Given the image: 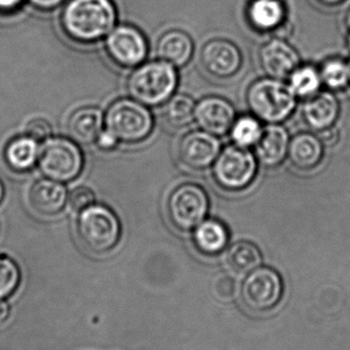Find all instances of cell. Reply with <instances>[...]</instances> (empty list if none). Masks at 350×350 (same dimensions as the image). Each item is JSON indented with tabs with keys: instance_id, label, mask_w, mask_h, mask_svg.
<instances>
[{
	"instance_id": "13",
	"label": "cell",
	"mask_w": 350,
	"mask_h": 350,
	"mask_svg": "<svg viewBox=\"0 0 350 350\" xmlns=\"http://www.w3.org/2000/svg\"><path fill=\"white\" fill-rule=\"evenodd\" d=\"M221 150L218 137L201 129L191 131L181 139L179 158L189 170H205L213 165Z\"/></svg>"
},
{
	"instance_id": "30",
	"label": "cell",
	"mask_w": 350,
	"mask_h": 350,
	"mask_svg": "<svg viewBox=\"0 0 350 350\" xmlns=\"http://www.w3.org/2000/svg\"><path fill=\"white\" fill-rule=\"evenodd\" d=\"M68 199H69V204L72 209L75 211H82L95 203L96 197H95L94 191L90 187H78L71 191Z\"/></svg>"
},
{
	"instance_id": "24",
	"label": "cell",
	"mask_w": 350,
	"mask_h": 350,
	"mask_svg": "<svg viewBox=\"0 0 350 350\" xmlns=\"http://www.w3.org/2000/svg\"><path fill=\"white\" fill-rule=\"evenodd\" d=\"M226 263L232 273L248 275L262 265V254L256 245L248 241L234 243L226 253Z\"/></svg>"
},
{
	"instance_id": "34",
	"label": "cell",
	"mask_w": 350,
	"mask_h": 350,
	"mask_svg": "<svg viewBox=\"0 0 350 350\" xmlns=\"http://www.w3.org/2000/svg\"><path fill=\"white\" fill-rule=\"evenodd\" d=\"M25 5L26 0H0V16H16Z\"/></svg>"
},
{
	"instance_id": "38",
	"label": "cell",
	"mask_w": 350,
	"mask_h": 350,
	"mask_svg": "<svg viewBox=\"0 0 350 350\" xmlns=\"http://www.w3.org/2000/svg\"><path fill=\"white\" fill-rule=\"evenodd\" d=\"M345 26L347 28V31H350V6L349 10L345 12Z\"/></svg>"
},
{
	"instance_id": "35",
	"label": "cell",
	"mask_w": 350,
	"mask_h": 350,
	"mask_svg": "<svg viewBox=\"0 0 350 350\" xmlns=\"http://www.w3.org/2000/svg\"><path fill=\"white\" fill-rule=\"evenodd\" d=\"M118 143V139L107 129L102 131V133L99 135L98 139L96 141L99 149L106 152L113 151L117 147Z\"/></svg>"
},
{
	"instance_id": "40",
	"label": "cell",
	"mask_w": 350,
	"mask_h": 350,
	"mask_svg": "<svg viewBox=\"0 0 350 350\" xmlns=\"http://www.w3.org/2000/svg\"><path fill=\"white\" fill-rule=\"evenodd\" d=\"M347 45L350 49V31H347Z\"/></svg>"
},
{
	"instance_id": "23",
	"label": "cell",
	"mask_w": 350,
	"mask_h": 350,
	"mask_svg": "<svg viewBox=\"0 0 350 350\" xmlns=\"http://www.w3.org/2000/svg\"><path fill=\"white\" fill-rule=\"evenodd\" d=\"M40 146L38 141L22 135L12 139L4 150V160L10 170L16 172H26L38 163Z\"/></svg>"
},
{
	"instance_id": "14",
	"label": "cell",
	"mask_w": 350,
	"mask_h": 350,
	"mask_svg": "<svg viewBox=\"0 0 350 350\" xmlns=\"http://www.w3.org/2000/svg\"><path fill=\"white\" fill-rule=\"evenodd\" d=\"M236 119V109L221 96H205L195 104V122L201 131L216 137L229 133Z\"/></svg>"
},
{
	"instance_id": "27",
	"label": "cell",
	"mask_w": 350,
	"mask_h": 350,
	"mask_svg": "<svg viewBox=\"0 0 350 350\" xmlns=\"http://www.w3.org/2000/svg\"><path fill=\"white\" fill-rule=\"evenodd\" d=\"M263 129L264 127L261 124V121L254 115H242L234 121L230 129V137L234 145L250 149L258 143L262 135Z\"/></svg>"
},
{
	"instance_id": "20",
	"label": "cell",
	"mask_w": 350,
	"mask_h": 350,
	"mask_svg": "<svg viewBox=\"0 0 350 350\" xmlns=\"http://www.w3.org/2000/svg\"><path fill=\"white\" fill-rule=\"evenodd\" d=\"M324 154V144L314 133H298L290 141L288 158L292 165L301 172H310L318 167Z\"/></svg>"
},
{
	"instance_id": "18",
	"label": "cell",
	"mask_w": 350,
	"mask_h": 350,
	"mask_svg": "<svg viewBox=\"0 0 350 350\" xmlns=\"http://www.w3.org/2000/svg\"><path fill=\"white\" fill-rule=\"evenodd\" d=\"M67 200L66 187L53 179H39L29 191V203L39 215H57L65 207Z\"/></svg>"
},
{
	"instance_id": "39",
	"label": "cell",
	"mask_w": 350,
	"mask_h": 350,
	"mask_svg": "<svg viewBox=\"0 0 350 350\" xmlns=\"http://www.w3.org/2000/svg\"><path fill=\"white\" fill-rule=\"evenodd\" d=\"M4 198V187L2 185L1 180H0V203H1L2 200Z\"/></svg>"
},
{
	"instance_id": "22",
	"label": "cell",
	"mask_w": 350,
	"mask_h": 350,
	"mask_svg": "<svg viewBox=\"0 0 350 350\" xmlns=\"http://www.w3.org/2000/svg\"><path fill=\"white\" fill-rule=\"evenodd\" d=\"M192 239L201 254L214 256L227 247L229 232L219 220L205 219L193 230Z\"/></svg>"
},
{
	"instance_id": "32",
	"label": "cell",
	"mask_w": 350,
	"mask_h": 350,
	"mask_svg": "<svg viewBox=\"0 0 350 350\" xmlns=\"http://www.w3.org/2000/svg\"><path fill=\"white\" fill-rule=\"evenodd\" d=\"M53 129L49 121L42 118H34L29 121L26 126V135L36 141H45L51 137Z\"/></svg>"
},
{
	"instance_id": "3",
	"label": "cell",
	"mask_w": 350,
	"mask_h": 350,
	"mask_svg": "<svg viewBox=\"0 0 350 350\" xmlns=\"http://www.w3.org/2000/svg\"><path fill=\"white\" fill-rule=\"evenodd\" d=\"M247 104L252 114L266 124H281L297 106V96L283 80L264 77L249 86Z\"/></svg>"
},
{
	"instance_id": "7",
	"label": "cell",
	"mask_w": 350,
	"mask_h": 350,
	"mask_svg": "<svg viewBox=\"0 0 350 350\" xmlns=\"http://www.w3.org/2000/svg\"><path fill=\"white\" fill-rule=\"evenodd\" d=\"M258 160L246 148L229 145L220 152L213 165V176L225 191H244L252 185L258 172Z\"/></svg>"
},
{
	"instance_id": "4",
	"label": "cell",
	"mask_w": 350,
	"mask_h": 350,
	"mask_svg": "<svg viewBox=\"0 0 350 350\" xmlns=\"http://www.w3.org/2000/svg\"><path fill=\"white\" fill-rule=\"evenodd\" d=\"M76 232L82 246L88 252L104 254L112 250L118 243L121 222L110 208L92 204L80 211Z\"/></svg>"
},
{
	"instance_id": "11",
	"label": "cell",
	"mask_w": 350,
	"mask_h": 350,
	"mask_svg": "<svg viewBox=\"0 0 350 350\" xmlns=\"http://www.w3.org/2000/svg\"><path fill=\"white\" fill-rule=\"evenodd\" d=\"M259 64L266 77L285 80L300 65V55L295 47L282 36L265 41L258 53Z\"/></svg>"
},
{
	"instance_id": "6",
	"label": "cell",
	"mask_w": 350,
	"mask_h": 350,
	"mask_svg": "<svg viewBox=\"0 0 350 350\" xmlns=\"http://www.w3.org/2000/svg\"><path fill=\"white\" fill-rule=\"evenodd\" d=\"M39 170L47 178L68 183L82 174L84 156L75 142L61 137L43 141L38 158Z\"/></svg>"
},
{
	"instance_id": "29",
	"label": "cell",
	"mask_w": 350,
	"mask_h": 350,
	"mask_svg": "<svg viewBox=\"0 0 350 350\" xmlns=\"http://www.w3.org/2000/svg\"><path fill=\"white\" fill-rule=\"evenodd\" d=\"M21 271L10 257L0 255V300L6 299L18 289Z\"/></svg>"
},
{
	"instance_id": "5",
	"label": "cell",
	"mask_w": 350,
	"mask_h": 350,
	"mask_svg": "<svg viewBox=\"0 0 350 350\" xmlns=\"http://www.w3.org/2000/svg\"><path fill=\"white\" fill-rule=\"evenodd\" d=\"M105 126L121 143H141L153 131V116L145 105L121 98L112 103L107 110Z\"/></svg>"
},
{
	"instance_id": "26",
	"label": "cell",
	"mask_w": 350,
	"mask_h": 350,
	"mask_svg": "<svg viewBox=\"0 0 350 350\" xmlns=\"http://www.w3.org/2000/svg\"><path fill=\"white\" fill-rule=\"evenodd\" d=\"M195 103L190 96L174 94L164 103V120L175 129H184L195 121Z\"/></svg>"
},
{
	"instance_id": "36",
	"label": "cell",
	"mask_w": 350,
	"mask_h": 350,
	"mask_svg": "<svg viewBox=\"0 0 350 350\" xmlns=\"http://www.w3.org/2000/svg\"><path fill=\"white\" fill-rule=\"evenodd\" d=\"M314 1L323 8H334L342 5L347 0H314Z\"/></svg>"
},
{
	"instance_id": "16",
	"label": "cell",
	"mask_w": 350,
	"mask_h": 350,
	"mask_svg": "<svg viewBox=\"0 0 350 350\" xmlns=\"http://www.w3.org/2000/svg\"><path fill=\"white\" fill-rule=\"evenodd\" d=\"M302 118L314 133H326L338 120L340 106L333 92H318L305 98L302 106Z\"/></svg>"
},
{
	"instance_id": "12",
	"label": "cell",
	"mask_w": 350,
	"mask_h": 350,
	"mask_svg": "<svg viewBox=\"0 0 350 350\" xmlns=\"http://www.w3.org/2000/svg\"><path fill=\"white\" fill-rule=\"evenodd\" d=\"M201 63L210 75L226 79L236 75L242 68V51L227 39H212L201 49Z\"/></svg>"
},
{
	"instance_id": "15",
	"label": "cell",
	"mask_w": 350,
	"mask_h": 350,
	"mask_svg": "<svg viewBox=\"0 0 350 350\" xmlns=\"http://www.w3.org/2000/svg\"><path fill=\"white\" fill-rule=\"evenodd\" d=\"M246 20L255 32L273 34L287 23V6L283 0H250L246 8Z\"/></svg>"
},
{
	"instance_id": "19",
	"label": "cell",
	"mask_w": 350,
	"mask_h": 350,
	"mask_svg": "<svg viewBox=\"0 0 350 350\" xmlns=\"http://www.w3.org/2000/svg\"><path fill=\"white\" fill-rule=\"evenodd\" d=\"M155 51L158 59L176 68L184 67L192 59L195 42L188 33L180 29H172L160 35Z\"/></svg>"
},
{
	"instance_id": "10",
	"label": "cell",
	"mask_w": 350,
	"mask_h": 350,
	"mask_svg": "<svg viewBox=\"0 0 350 350\" xmlns=\"http://www.w3.org/2000/svg\"><path fill=\"white\" fill-rule=\"evenodd\" d=\"M284 283L281 275L271 267H259L248 273L240 289L245 306L254 312H266L281 302Z\"/></svg>"
},
{
	"instance_id": "9",
	"label": "cell",
	"mask_w": 350,
	"mask_h": 350,
	"mask_svg": "<svg viewBox=\"0 0 350 350\" xmlns=\"http://www.w3.org/2000/svg\"><path fill=\"white\" fill-rule=\"evenodd\" d=\"M210 201L203 187L195 183H183L171 193L168 214L175 228L190 232L207 219Z\"/></svg>"
},
{
	"instance_id": "21",
	"label": "cell",
	"mask_w": 350,
	"mask_h": 350,
	"mask_svg": "<svg viewBox=\"0 0 350 350\" xmlns=\"http://www.w3.org/2000/svg\"><path fill=\"white\" fill-rule=\"evenodd\" d=\"M105 116L96 107H84L72 113L67 131L72 141L88 146L96 143L104 126Z\"/></svg>"
},
{
	"instance_id": "41",
	"label": "cell",
	"mask_w": 350,
	"mask_h": 350,
	"mask_svg": "<svg viewBox=\"0 0 350 350\" xmlns=\"http://www.w3.org/2000/svg\"><path fill=\"white\" fill-rule=\"evenodd\" d=\"M349 72H350V59L349 61Z\"/></svg>"
},
{
	"instance_id": "33",
	"label": "cell",
	"mask_w": 350,
	"mask_h": 350,
	"mask_svg": "<svg viewBox=\"0 0 350 350\" xmlns=\"http://www.w3.org/2000/svg\"><path fill=\"white\" fill-rule=\"evenodd\" d=\"M27 5L39 14H49L61 10L66 0H26Z\"/></svg>"
},
{
	"instance_id": "31",
	"label": "cell",
	"mask_w": 350,
	"mask_h": 350,
	"mask_svg": "<svg viewBox=\"0 0 350 350\" xmlns=\"http://www.w3.org/2000/svg\"><path fill=\"white\" fill-rule=\"evenodd\" d=\"M214 293L223 301H230L234 299L238 293L236 282L229 275H221L214 284Z\"/></svg>"
},
{
	"instance_id": "2",
	"label": "cell",
	"mask_w": 350,
	"mask_h": 350,
	"mask_svg": "<svg viewBox=\"0 0 350 350\" xmlns=\"http://www.w3.org/2000/svg\"><path fill=\"white\" fill-rule=\"evenodd\" d=\"M178 81L177 68L158 59L136 67L127 78V90L133 100L155 107L174 96Z\"/></svg>"
},
{
	"instance_id": "17",
	"label": "cell",
	"mask_w": 350,
	"mask_h": 350,
	"mask_svg": "<svg viewBox=\"0 0 350 350\" xmlns=\"http://www.w3.org/2000/svg\"><path fill=\"white\" fill-rule=\"evenodd\" d=\"M290 141L289 133L283 125L267 124L254 147L258 163L267 168L281 165L288 157Z\"/></svg>"
},
{
	"instance_id": "28",
	"label": "cell",
	"mask_w": 350,
	"mask_h": 350,
	"mask_svg": "<svg viewBox=\"0 0 350 350\" xmlns=\"http://www.w3.org/2000/svg\"><path fill=\"white\" fill-rule=\"evenodd\" d=\"M323 84L330 90H342L350 83L349 62L341 57H330L320 68Z\"/></svg>"
},
{
	"instance_id": "1",
	"label": "cell",
	"mask_w": 350,
	"mask_h": 350,
	"mask_svg": "<svg viewBox=\"0 0 350 350\" xmlns=\"http://www.w3.org/2000/svg\"><path fill=\"white\" fill-rule=\"evenodd\" d=\"M118 18L114 0H66L60 10L59 27L70 42L92 46L105 40Z\"/></svg>"
},
{
	"instance_id": "8",
	"label": "cell",
	"mask_w": 350,
	"mask_h": 350,
	"mask_svg": "<svg viewBox=\"0 0 350 350\" xmlns=\"http://www.w3.org/2000/svg\"><path fill=\"white\" fill-rule=\"evenodd\" d=\"M103 43L108 59L123 69H135L146 62L149 53L143 31L127 23H118Z\"/></svg>"
},
{
	"instance_id": "37",
	"label": "cell",
	"mask_w": 350,
	"mask_h": 350,
	"mask_svg": "<svg viewBox=\"0 0 350 350\" xmlns=\"http://www.w3.org/2000/svg\"><path fill=\"white\" fill-rule=\"evenodd\" d=\"M10 316V306L3 300H0V324L5 322Z\"/></svg>"
},
{
	"instance_id": "25",
	"label": "cell",
	"mask_w": 350,
	"mask_h": 350,
	"mask_svg": "<svg viewBox=\"0 0 350 350\" xmlns=\"http://www.w3.org/2000/svg\"><path fill=\"white\" fill-rule=\"evenodd\" d=\"M320 69L300 64L288 78V85L297 98H305L320 92L322 86Z\"/></svg>"
}]
</instances>
